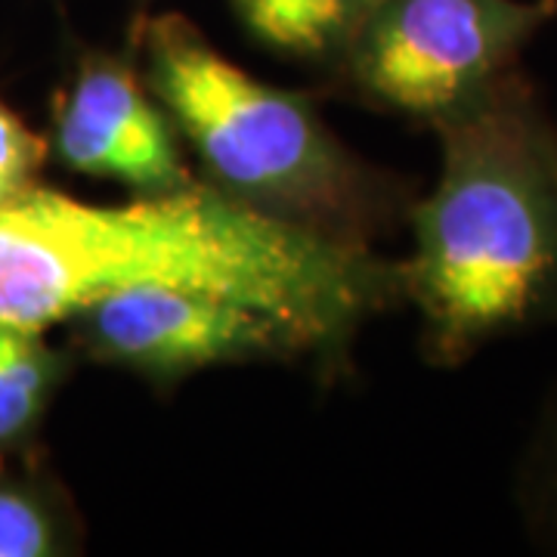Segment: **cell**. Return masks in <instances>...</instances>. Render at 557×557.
I'll use <instances>...</instances> for the list:
<instances>
[{
	"label": "cell",
	"mask_w": 557,
	"mask_h": 557,
	"mask_svg": "<svg viewBox=\"0 0 557 557\" xmlns=\"http://www.w3.org/2000/svg\"><path fill=\"white\" fill-rule=\"evenodd\" d=\"M137 288H201L285 319L338 372L362 325L403 304L399 260L270 218L208 180L90 205L32 186L0 205V325L47 332Z\"/></svg>",
	"instance_id": "1"
},
{
	"label": "cell",
	"mask_w": 557,
	"mask_h": 557,
	"mask_svg": "<svg viewBox=\"0 0 557 557\" xmlns=\"http://www.w3.org/2000/svg\"><path fill=\"white\" fill-rule=\"evenodd\" d=\"M431 131L440 171L406 208L399 285L424 359L458 369L557 325V121L515 69Z\"/></svg>",
	"instance_id": "2"
},
{
	"label": "cell",
	"mask_w": 557,
	"mask_h": 557,
	"mask_svg": "<svg viewBox=\"0 0 557 557\" xmlns=\"http://www.w3.org/2000/svg\"><path fill=\"white\" fill-rule=\"evenodd\" d=\"M127 50L199 177L230 199L359 245L406 220L397 180L359 159L310 97L251 75L189 16L139 13Z\"/></svg>",
	"instance_id": "3"
},
{
	"label": "cell",
	"mask_w": 557,
	"mask_h": 557,
	"mask_svg": "<svg viewBox=\"0 0 557 557\" xmlns=\"http://www.w3.org/2000/svg\"><path fill=\"white\" fill-rule=\"evenodd\" d=\"M557 0H381L332 69L359 102L434 127L518 69Z\"/></svg>",
	"instance_id": "4"
},
{
	"label": "cell",
	"mask_w": 557,
	"mask_h": 557,
	"mask_svg": "<svg viewBox=\"0 0 557 557\" xmlns=\"http://www.w3.org/2000/svg\"><path fill=\"white\" fill-rule=\"evenodd\" d=\"M72 325L81 354L171 391L211 369L251 362H313L295 325L251 304L201 288H137L81 310Z\"/></svg>",
	"instance_id": "5"
},
{
	"label": "cell",
	"mask_w": 557,
	"mask_h": 557,
	"mask_svg": "<svg viewBox=\"0 0 557 557\" xmlns=\"http://www.w3.org/2000/svg\"><path fill=\"white\" fill-rule=\"evenodd\" d=\"M50 124V149L69 171L119 183L131 196L171 193L199 177L131 50H84Z\"/></svg>",
	"instance_id": "6"
},
{
	"label": "cell",
	"mask_w": 557,
	"mask_h": 557,
	"mask_svg": "<svg viewBox=\"0 0 557 557\" xmlns=\"http://www.w3.org/2000/svg\"><path fill=\"white\" fill-rule=\"evenodd\" d=\"M381 0H230L245 35L278 60L335 69Z\"/></svg>",
	"instance_id": "7"
},
{
	"label": "cell",
	"mask_w": 557,
	"mask_h": 557,
	"mask_svg": "<svg viewBox=\"0 0 557 557\" xmlns=\"http://www.w3.org/2000/svg\"><path fill=\"white\" fill-rule=\"evenodd\" d=\"M62 375L65 357L44 341V332L0 325V456L38 431Z\"/></svg>",
	"instance_id": "8"
},
{
	"label": "cell",
	"mask_w": 557,
	"mask_h": 557,
	"mask_svg": "<svg viewBox=\"0 0 557 557\" xmlns=\"http://www.w3.org/2000/svg\"><path fill=\"white\" fill-rule=\"evenodd\" d=\"M78 542V520L47 486L0 478V557L69 555Z\"/></svg>",
	"instance_id": "9"
},
{
	"label": "cell",
	"mask_w": 557,
	"mask_h": 557,
	"mask_svg": "<svg viewBox=\"0 0 557 557\" xmlns=\"http://www.w3.org/2000/svg\"><path fill=\"white\" fill-rule=\"evenodd\" d=\"M520 505L542 545L557 552V391L548 397L520 471Z\"/></svg>",
	"instance_id": "10"
},
{
	"label": "cell",
	"mask_w": 557,
	"mask_h": 557,
	"mask_svg": "<svg viewBox=\"0 0 557 557\" xmlns=\"http://www.w3.org/2000/svg\"><path fill=\"white\" fill-rule=\"evenodd\" d=\"M50 139L28 127L16 109L0 100V205L38 186Z\"/></svg>",
	"instance_id": "11"
}]
</instances>
